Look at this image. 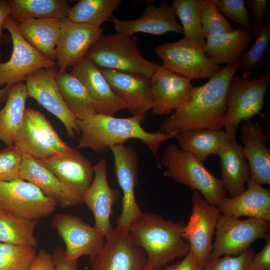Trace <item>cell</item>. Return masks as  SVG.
Wrapping results in <instances>:
<instances>
[{
    "label": "cell",
    "instance_id": "obj_1",
    "mask_svg": "<svg viewBox=\"0 0 270 270\" xmlns=\"http://www.w3.org/2000/svg\"><path fill=\"white\" fill-rule=\"evenodd\" d=\"M237 65L226 64L208 82L195 86L190 101L165 119L160 130L170 134L195 128L222 130L226 92Z\"/></svg>",
    "mask_w": 270,
    "mask_h": 270
},
{
    "label": "cell",
    "instance_id": "obj_2",
    "mask_svg": "<svg viewBox=\"0 0 270 270\" xmlns=\"http://www.w3.org/2000/svg\"><path fill=\"white\" fill-rule=\"evenodd\" d=\"M144 118L132 116L120 118L95 113L84 120H77L80 135L77 148H90L102 153L112 146L124 144L130 139H138L150 150L160 168L158 157L160 146L165 140L174 138L178 133L166 134L160 130L148 132L141 126Z\"/></svg>",
    "mask_w": 270,
    "mask_h": 270
},
{
    "label": "cell",
    "instance_id": "obj_3",
    "mask_svg": "<svg viewBox=\"0 0 270 270\" xmlns=\"http://www.w3.org/2000/svg\"><path fill=\"white\" fill-rule=\"evenodd\" d=\"M185 224L166 220L156 214L143 212L129 227L128 233L146 254L144 270H158L190 250L182 237Z\"/></svg>",
    "mask_w": 270,
    "mask_h": 270
},
{
    "label": "cell",
    "instance_id": "obj_4",
    "mask_svg": "<svg viewBox=\"0 0 270 270\" xmlns=\"http://www.w3.org/2000/svg\"><path fill=\"white\" fill-rule=\"evenodd\" d=\"M138 40L120 33L102 34L84 57L100 68L113 70L150 78L160 65L147 60L140 52Z\"/></svg>",
    "mask_w": 270,
    "mask_h": 270
},
{
    "label": "cell",
    "instance_id": "obj_5",
    "mask_svg": "<svg viewBox=\"0 0 270 270\" xmlns=\"http://www.w3.org/2000/svg\"><path fill=\"white\" fill-rule=\"evenodd\" d=\"M160 164L165 168V176L198 192L212 206H216L226 194L220 178L210 172L203 162L174 144L166 147Z\"/></svg>",
    "mask_w": 270,
    "mask_h": 270
},
{
    "label": "cell",
    "instance_id": "obj_6",
    "mask_svg": "<svg viewBox=\"0 0 270 270\" xmlns=\"http://www.w3.org/2000/svg\"><path fill=\"white\" fill-rule=\"evenodd\" d=\"M270 81V70L252 80L241 74L232 77L226 98L224 128L226 132L236 136L241 122L260 114Z\"/></svg>",
    "mask_w": 270,
    "mask_h": 270
},
{
    "label": "cell",
    "instance_id": "obj_7",
    "mask_svg": "<svg viewBox=\"0 0 270 270\" xmlns=\"http://www.w3.org/2000/svg\"><path fill=\"white\" fill-rule=\"evenodd\" d=\"M14 145L22 154L43 161L69 150L50 122L40 112L26 108Z\"/></svg>",
    "mask_w": 270,
    "mask_h": 270
},
{
    "label": "cell",
    "instance_id": "obj_8",
    "mask_svg": "<svg viewBox=\"0 0 270 270\" xmlns=\"http://www.w3.org/2000/svg\"><path fill=\"white\" fill-rule=\"evenodd\" d=\"M270 222L250 218L240 220L220 214L216 226L215 240L209 260L222 255L237 256L250 248L252 243L270 234Z\"/></svg>",
    "mask_w": 270,
    "mask_h": 270
},
{
    "label": "cell",
    "instance_id": "obj_9",
    "mask_svg": "<svg viewBox=\"0 0 270 270\" xmlns=\"http://www.w3.org/2000/svg\"><path fill=\"white\" fill-rule=\"evenodd\" d=\"M3 28L10 35L12 50L10 59L6 62H1L0 52V88L4 85L25 82L26 77L38 69L57 67L56 62L41 54L24 40L14 18L8 17Z\"/></svg>",
    "mask_w": 270,
    "mask_h": 270
},
{
    "label": "cell",
    "instance_id": "obj_10",
    "mask_svg": "<svg viewBox=\"0 0 270 270\" xmlns=\"http://www.w3.org/2000/svg\"><path fill=\"white\" fill-rule=\"evenodd\" d=\"M156 54L167 70L192 79L208 80L222 68L213 64L204 49L184 38L172 42H164L156 47Z\"/></svg>",
    "mask_w": 270,
    "mask_h": 270
},
{
    "label": "cell",
    "instance_id": "obj_11",
    "mask_svg": "<svg viewBox=\"0 0 270 270\" xmlns=\"http://www.w3.org/2000/svg\"><path fill=\"white\" fill-rule=\"evenodd\" d=\"M58 206L36 186L25 180L0 182V210L4 212L37 220L52 214Z\"/></svg>",
    "mask_w": 270,
    "mask_h": 270
},
{
    "label": "cell",
    "instance_id": "obj_12",
    "mask_svg": "<svg viewBox=\"0 0 270 270\" xmlns=\"http://www.w3.org/2000/svg\"><path fill=\"white\" fill-rule=\"evenodd\" d=\"M192 214L184 228L182 237L188 243L199 266L204 269L212 253V238L220 212L198 191L192 196Z\"/></svg>",
    "mask_w": 270,
    "mask_h": 270
},
{
    "label": "cell",
    "instance_id": "obj_13",
    "mask_svg": "<svg viewBox=\"0 0 270 270\" xmlns=\"http://www.w3.org/2000/svg\"><path fill=\"white\" fill-rule=\"evenodd\" d=\"M110 150L114 156L118 183L123 193L122 212L116 218V228L127 232L130 226L142 212L135 197L138 158L134 148L124 144L112 146Z\"/></svg>",
    "mask_w": 270,
    "mask_h": 270
},
{
    "label": "cell",
    "instance_id": "obj_14",
    "mask_svg": "<svg viewBox=\"0 0 270 270\" xmlns=\"http://www.w3.org/2000/svg\"><path fill=\"white\" fill-rule=\"evenodd\" d=\"M51 225L64 242V254L69 260L77 261L84 256H94L105 241L104 236L94 226L72 214H57Z\"/></svg>",
    "mask_w": 270,
    "mask_h": 270
},
{
    "label": "cell",
    "instance_id": "obj_15",
    "mask_svg": "<svg viewBox=\"0 0 270 270\" xmlns=\"http://www.w3.org/2000/svg\"><path fill=\"white\" fill-rule=\"evenodd\" d=\"M57 67L38 69L26 78L28 98L35 100L63 124L69 138L80 135L77 120L70 112L60 93L55 79Z\"/></svg>",
    "mask_w": 270,
    "mask_h": 270
},
{
    "label": "cell",
    "instance_id": "obj_16",
    "mask_svg": "<svg viewBox=\"0 0 270 270\" xmlns=\"http://www.w3.org/2000/svg\"><path fill=\"white\" fill-rule=\"evenodd\" d=\"M106 239L100 251L90 258L92 270H144L146 254L128 232L114 228Z\"/></svg>",
    "mask_w": 270,
    "mask_h": 270
},
{
    "label": "cell",
    "instance_id": "obj_17",
    "mask_svg": "<svg viewBox=\"0 0 270 270\" xmlns=\"http://www.w3.org/2000/svg\"><path fill=\"white\" fill-rule=\"evenodd\" d=\"M103 32L101 28L75 22L67 17L61 18L56 49L58 70L66 71L84 58Z\"/></svg>",
    "mask_w": 270,
    "mask_h": 270
},
{
    "label": "cell",
    "instance_id": "obj_18",
    "mask_svg": "<svg viewBox=\"0 0 270 270\" xmlns=\"http://www.w3.org/2000/svg\"><path fill=\"white\" fill-rule=\"evenodd\" d=\"M154 116L171 114L190 100L195 86L191 80L160 66L150 78Z\"/></svg>",
    "mask_w": 270,
    "mask_h": 270
},
{
    "label": "cell",
    "instance_id": "obj_19",
    "mask_svg": "<svg viewBox=\"0 0 270 270\" xmlns=\"http://www.w3.org/2000/svg\"><path fill=\"white\" fill-rule=\"evenodd\" d=\"M93 170L92 182L84 194L82 200L93 214L94 226L106 238L114 228L110 222V217L112 206L120 199V194L108 184L105 158L101 159L93 166Z\"/></svg>",
    "mask_w": 270,
    "mask_h": 270
},
{
    "label": "cell",
    "instance_id": "obj_20",
    "mask_svg": "<svg viewBox=\"0 0 270 270\" xmlns=\"http://www.w3.org/2000/svg\"><path fill=\"white\" fill-rule=\"evenodd\" d=\"M114 94L132 116L145 117L153 100L150 79L113 70L100 68Z\"/></svg>",
    "mask_w": 270,
    "mask_h": 270
},
{
    "label": "cell",
    "instance_id": "obj_21",
    "mask_svg": "<svg viewBox=\"0 0 270 270\" xmlns=\"http://www.w3.org/2000/svg\"><path fill=\"white\" fill-rule=\"evenodd\" d=\"M172 6L162 1L158 6L148 3L138 18L124 20L112 16L110 20L117 33L132 36L137 32L162 35L168 32L183 34L182 26L178 22Z\"/></svg>",
    "mask_w": 270,
    "mask_h": 270
},
{
    "label": "cell",
    "instance_id": "obj_22",
    "mask_svg": "<svg viewBox=\"0 0 270 270\" xmlns=\"http://www.w3.org/2000/svg\"><path fill=\"white\" fill-rule=\"evenodd\" d=\"M40 162L82 198L92 182L93 166L77 148L71 147L66 152Z\"/></svg>",
    "mask_w": 270,
    "mask_h": 270
},
{
    "label": "cell",
    "instance_id": "obj_23",
    "mask_svg": "<svg viewBox=\"0 0 270 270\" xmlns=\"http://www.w3.org/2000/svg\"><path fill=\"white\" fill-rule=\"evenodd\" d=\"M82 84L96 114L114 116L126 109L124 102L113 92L100 68L84 57L72 66L70 72Z\"/></svg>",
    "mask_w": 270,
    "mask_h": 270
},
{
    "label": "cell",
    "instance_id": "obj_24",
    "mask_svg": "<svg viewBox=\"0 0 270 270\" xmlns=\"http://www.w3.org/2000/svg\"><path fill=\"white\" fill-rule=\"evenodd\" d=\"M242 151L250 170V178L260 185L270 184V150L265 142L269 134L260 124L248 120L240 128Z\"/></svg>",
    "mask_w": 270,
    "mask_h": 270
},
{
    "label": "cell",
    "instance_id": "obj_25",
    "mask_svg": "<svg viewBox=\"0 0 270 270\" xmlns=\"http://www.w3.org/2000/svg\"><path fill=\"white\" fill-rule=\"evenodd\" d=\"M20 178L30 182L64 208L83 203L82 198L69 189L41 162L22 154Z\"/></svg>",
    "mask_w": 270,
    "mask_h": 270
},
{
    "label": "cell",
    "instance_id": "obj_26",
    "mask_svg": "<svg viewBox=\"0 0 270 270\" xmlns=\"http://www.w3.org/2000/svg\"><path fill=\"white\" fill-rule=\"evenodd\" d=\"M247 188L233 197L222 196L217 208L225 216L239 218L247 216L270 222V192L251 178L246 184Z\"/></svg>",
    "mask_w": 270,
    "mask_h": 270
},
{
    "label": "cell",
    "instance_id": "obj_27",
    "mask_svg": "<svg viewBox=\"0 0 270 270\" xmlns=\"http://www.w3.org/2000/svg\"><path fill=\"white\" fill-rule=\"evenodd\" d=\"M218 156L220 159V180L225 190L230 198L240 194L246 190L250 174L242 146L236 136L232 137L221 148Z\"/></svg>",
    "mask_w": 270,
    "mask_h": 270
},
{
    "label": "cell",
    "instance_id": "obj_28",
    "mask_svg": "<svg viewBox=\"0 0 270 270\" xmlns=\"http://www.w3.org/2000/svg\"><path fill=\"white\" fill-rule=\"evenodd\" d=\"M252 34L239 26L231 32L210 37L206 40L204 52L215 65L236 62L248 49Z\"/></svg>",
    "mask_w": 270,
    "mask_h": 270
},
{
    "label": "cell",
    "instance_id": "obj_29",
    "mask_svg": "<svg viewBox=\"0 0 270 270\" xmlns=\"http://www.w3.org/2000/svg\"><path fill=\"white\" fill-rule=\"evenodd\" d=\"M24 40L41 54L56 62V46L60 32V19L56 18L16 20Z\"/></svg>",
    "mask_w": 270,
    "mask_h": 270
},
{
    "label": "cell",
    "instance_id": "obj_30",
    "mask_svg": "<svg viewBox=\"0 0 270 270\" xmlns=\"http://www.w3.org/2000/svg\"><path fill=\"white\" fill-rule=\"evenodd\" d=\"M233 136L224 130L195 128L178 132L174 138L182 150L204 162L210 155H218L221 148Z\"/></svg>",
    "mask_w": 270,
    "mask_h": 270
},
{
    "label": "cell",
    "instance_id": "obj_31",
    "mask_svg": "<svg viewBox=\"0 0 270 270\" xmlns=\"http://www.w3.org/2000/svg\"><path fill=\"white\" fill-rule=\"evenodd\" d=\"M28 98L25 83H16L11 86L6 104L0 110V140L7 146L14 144L23 121Z\"/></svg>",
    "mask_w": 270,
    "mask_h": 270
},
{
    "label": "cell",
    "instance_id": "obj_32",
    "mask_svg": "<svg viewBox=\"0 0 270 270\" xmlns=\"http://www.w3.org/2000/svg\"><path fill=\"white\" fill-rule=\"evenodd\" d=\"M54 79L65 104L77 120H84L96 113L86 88L74 74L57 68Z\"/></svg>",
    "mask_w": 270,
    "mask_h": 270
},
{
    "label": "cell",
    "instance_id": "obj_33",
    "mask_svg": "<svg viewBox=\"0 0 270 270\" xmlns=\"http://www.w3.org/2000/svg\"><path fill=\"white\" fill-rule=\"evenodd\" d=\"M10 17L42 19L67 17L70 8L66 0H8Z\"/></svg>",
    "mask_w": 270,
    "mask_h": 270
},
{
    "label": "cell",
    "instance_id": "obj_34",
    "mask_svg": "<svg viewBox=\"0 0 270 270\" xmlns=\"http://www.w3.org/2000/svg\"><path fill=\"white\" fill-rule=\"evenodd\" d=\"M121 0H80L70 7L67 18L70 20L100 28L110 20Z\"/></svg>",
    "mask_w": 270,
    "mask_h": 270
},
{
    "label": "cell",
    "instance_id": "obj_35",
    "mask_svg": "<svg viewBox=\"0 0 270 270\" xmlns=\"http://www.w3.org/2000/svg\"><path fill=\"white\" fill-rule=\"evenodd\" d=\"M37 220L11 214L0 210V242L28 245L36 248L34 233Z\"/></svg>",
    "mask_w": 270,
    "mask_h": 270
},
{
    "label": "cell",
    "instance_id": "obj_36",
    "mask_svg": "<svg viewBox=\"0 0 270 270\" xmlns=\"http://www.w3.org/2000/svg\"><path fill=\"white\" fill-rule=\"evenodd\" d=\"M200 0H174L172 6L181 22L184 38L204 49L206 40L200 20Z\"/></svg>",
    "mask_w": 270,
    "mask_h": 270
},
{
    "label": "cell",
    "instance_id": "obj_37",
    "mask_svg": "<svg viewBox=\"0 0 270 270\" xmlns=\"http://www.w3.org/2000/svg\"><path fill=\"white\" fill-rule=\"evenodd\" d=\"M270 43V22H266L256 36V40L248 51L245 52L238 62L235 74L250 78L259 67Z\"/></svg>",
    "mask_w": 270,
    "mask_h": 270
},
{
    "label": "cell",
    "instance_id": "obj_38",
    "mask_svg": "<svg viewBox=\"0 0 270 270\" xmlns=\"http://www.w3.org/2000/svg\"><path fill=\"white\" fill-rule=\"evenodd\" d=\"M36 254L30 246L0 242V270H28Z\"/></svg>",
    "mask_w": 270,
    "mask_h": 270
},
{
    "label": "cell",
    "instance_id": "obj_39",
    "mask_svg": "<svg viewBox=\"0 0 270 270\" xmlns=\"http://www.w3.org/2000/svg\"><path fill=\"white\" fill-rule=\"evenodd\" d=\"M200 16L202 33L206 40L234 30L212 0H200Z\"/></svg>",
    "mask_w": 270,
    "mask_h": 270
},
{
    "label": "cell",
    "instance_id": "obj_40",
    "mask_svg": "<svg viewBox=\"0 0 270 270\" xmlns=\"http://www.w3.org/2000/svg\"><path fill=\"white\" fill-rule=\"evenodd\" d=\"M224 16L238 24L240 27L254 34L250 14L244 0H212Z\"/></svg>",
    "mask_w": 270,
    "mask_h": 270
},
{
    "label": "cell",
    "instance_id": "obj_41",
    "mask_svg": "<svg viewBox=\"0 0 270 270\" xmlns=\"http://www.w3.org/2000/svg\"><path fill=\"white\" fill-rule=\"evenodd\" d=\"M22 154L14 144L0 150V182L20 179Z\"/></svg>",
    "mask_w": 270,
    "mask_h": 270
},
{
    "label": "cell",
    "instance_id": "obj_42",
    "mask_svg": "<svg viewBox=\"0 0 270 270\" xmlns=\"http://www.w3.org/2000/svg\"><path fill=\"white\" fill-rule=\"evenodd\" d=\"M254 254V250L250 248L236 256H225L209 260L203 270H249Z\"/></svg>",
    "mask_w": 270,
    "mask_h": 270
},
{
    "label": "cell",
    "instance_id": "obj_43",
    "mask_svg": "<svg viewBox=\"0 0 270 270\" xmlns=\"http://www.w3.org/2000/svg\"><path fill=\"white\" fill-rule=\"evenodd\" d=\"M268 0H250L249 4L250 6L252 15L254 22V34L256 36L265 24Z\"/></svg>",
    "mask_w": 270,
    "mask_h": 270
},
{
    "label": "cell",
    "instance_id": "obj_44",
    "mask_svg": "<svg viewBox=\"0 0 270 270\" xmlns=\"http://www.w3.org/2000/svg\"><path fill=\"white\" fill-rule=\"evenodd\" d=\"M266 243L262 249L254 254L249 270H270V235L265 238Z\"/></svg>",
    "mask_w": 270,
    "mask_h": 270
},
{
    "label": "cell",
    "instance_id": "obj_45",
    "mask_svg": "<svg viewBox=\"0 0 270 270\" xmlns=\"http://www.w3.org/2000/svg\"><path fill=\"white\" fill-rule=\"evenodd\" d=\"M52 256L55 270H78L77 261L66 258L64 250L62 248H56Z\"/></svg>",
    "mask_w": 270,
    "mask_h": 270
},
{
    "label": "cell",
    "instance_id": "obj_46",
    "mask_svg": "<svg viewBox=\"0 0 270 270\" xmlns=\"http://www.w3.org/2000/svg\"><path fill=\"white\" fill-rule=\"evenodd\" d=\"M28 270H55L52 254L40 250Z\"/></svg>",
    "mask_w": 270,
    "mask_h": 270
},
{
    "label": "cell",
    "instance_id": "obj_47",
    "mask_svg": "<svg viewBox=\"0 0 270 270\" xmlns=\"http://www.w3.org/2000/svg\"><path fill=\"white\" fill-rule=\"evenodd\" d=\"M10 16V9L8 1L0 0V45L12 42L10 35L3 32L5 20Z\"/></svg>",
    "mask_w": 270,
    "mask_h": 270
},
{
    "label": "cell",
    "instance_id": "obj_48",
    "mask_svg": "<svg viewBox=\"0 0 270 270\" xmlns=\"http://www.w3.org/2000/svg\"><path fill=\"white\" fill-rule=\"evenodd\" d=\"M175 270H203L196 262L190 250L180 262L176 264Z\"/></svg>",
    "mask_w": 270,
    "mask_h": 270
},
{
    "label": "cell",
    "instance_id": "obj_49",
    "mask_svg": "<svg viewBox=\"0 0 270 270\" xmlns=\"http://www.w3.org/2000/svg\"><path fill=\"white\" fill-rule=\"evenodd\" d=\"M11 86L6 85L2 88H0V105L6 102L10 90Z\"/></svg>",
    "mask_w": 270,
    "mask_h": 270
},
{
    "label": "cell",
    "instance_id": "obj_50",
    "mask_svg": "<svg viewBox=\"0 0 270 270\" xmlns=\"http://www.w3.org/2000/svg\"><path fill=\"white\" fill-rule=\"evenodd\" d=\"M176 266V264L172 266H168L164 270H175Z\"/></svg>",
    "mask_w": 270,
    "mask_h": 270
}]
</instances>
